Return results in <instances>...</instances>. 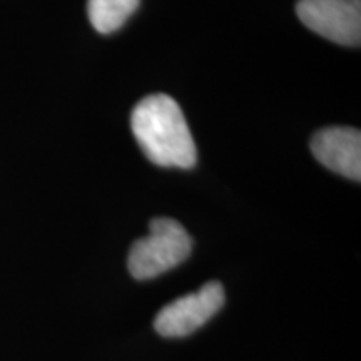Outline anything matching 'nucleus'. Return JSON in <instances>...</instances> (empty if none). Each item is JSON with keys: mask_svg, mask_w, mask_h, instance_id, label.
<instances>
[{"mask_svg": "<svg viewBox=\"0 0 361 361\" xmlns=\"http://www.w3.org/2000/svg\"><path fill=\"white\" fill-rule=\"evenodd\" d=\"M130 126L144 154L161 168L191 169L197 152L183 111L173 97L154 94L134 107Z\"/></svg>", "mask_w": 361, "mask_h": 361, "instance_id": "nucleus-1", "label": "nucleus"}, {"mask_svg": "<svg viewBox=\"0 0 361 361\" xmlns=\"http://www.w3.org/2000/svg\"><path fill=\"white\" fill-rule=\"evenodd\" d=\"M311 152L324 168L345 178L361 179V133L353 128H326L311 139Z\"/></svg>", "mask_w": 361, "mask_h": 361, "instance_id": "nucleus-5", "label": "nucleus"}, {"mask_svg": "<svg viewBox=\"0 0 361 361\" xmlns=\"http://www.w3.org/2000/svg\"><path fill=\"white\" fill-rule=\"evenodd\" d=\"M296 13L310 30L331 42H361V0H298Z\"/></svg>", "mask_w": 361, "mask_h": 361, "instance_id": "nucleus-4", "label": "nucleus"}, {"mask_svg": "<svg viewBox=\"0 0 361 361\" xmlns=\"http://www.w3.org/2000/svg\"><path fill=\"white\" fill-rule=\"evenodd\" d=\"M224 305V288L219 281H209L200 290L178 298L166 305L154 319V328L161 336H188L209 322Z\"/></svg>", "mask_w": 361, "mask_h": 361, "instance_id": "nucleus-3", "label": "nucleus"}, {"mask_svg": "<svg viewBox=\"0 0 361 361\" xmlns=\"http://www.w3.org/2000/svg\"><path fill=\"white\" fill-rule=\"evenodd\" d=\"M192 239L184 226L171 218L152 219L149 234L130 247L128 266L135 279H152L189 258Z\"/></svg>", "mask_w": 361, "mask_h": 361, "instance_id": "nucleus-2", "label": "nucleus"}, {"mask_svg": "<svg viewBox=\"0 0 361 361\" xmlns=\"http://www.w3.org/2000/svg\"><path fill=\"white\" fill-rule=\"evenodd\" d=\"M141 0H87L89 20L99 34H112L119 30Z\"/></svg>", "mask_w": 361, "mask_h": 361, "instance_id": "nucleus-6", "label": "nucleus"}]
</instances>
